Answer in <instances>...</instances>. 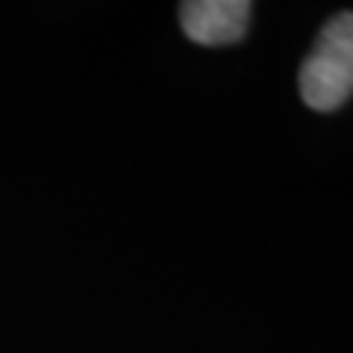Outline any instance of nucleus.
I'll return each mask as SVG.
<instances>
[{
  "instance_id": "nucleus-1",
  "label": "nucleus",
  "mask_w": 353,
  "mask_h": 353,
  "mask_svg": "<svg viewBox=\"0 0 353 353\" xmlns=\"http://www.w3.org/2000/svg\"><path fill=\"white\" fill-rule=\"evenodd\" d=\"M301 94L315 112H333L353 97V12L336 15L321 30L301 68Z\"/></svg>"
},
{
  "instance_id": "nucleus-2",
  "label": "nucleus",
  "mask_w": 353,
  "mask_h": 353,
  "mask_svg": "<svg viewBox=\"0 0 353 353\" xmlns=\"http://www.w3.org/2000/svg\"><path fill=\"white\" fill-rule=\"evenodd\" d=\"M250 12L248 0H189L180 6V24L192 41L221 48L245 36Z\"/></svg>"
}]
</instances>
